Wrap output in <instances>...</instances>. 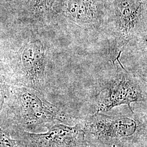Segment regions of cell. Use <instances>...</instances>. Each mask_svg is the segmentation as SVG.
Returning a JSON list of instances; mask_svg holds the SVG:
<instances>
[{"label": "cell", "instance_id": "obj_1", "mask_svg": "<svg viewBox=\"0 0 147 147\" xmlns=\"http://www.w3.org/2000/svg\"><path fill=\"white\" fill-rule=\"evenodd\" d=\"M68 115L49 101L41 91L16 86L9 88L0 114V127L7 133H38L56 123L71 124Z\"/></svg>", "mask_w": 147, "mask_h": 147}, {"label": "cell", "instance_id": "obj_2", "mask_svg": "<svg viewBox=\"0 0 147 147\" xmlns=\"http://www.w3.org/2000/svg\"><path fill=\"white\" fill-rule=\"evenodd\" d=\"M87 135L98 142L147 147V120L131 116H110L96 113L82 121Z\"/></svg>", "mask_w": 147, "mask_h": 147}, {"label": "cell", "instance_id": "obj_3", "mask_svg": "<svg viewBox=\"0 0 147 147\" xmlns=\"http://www.w3.org/2000/svg\"><path fill=\"white\" fill-rule=\"evenodd\" d=\"M118 56L117 69L115 73L101 80L95 102V112H107L116 107L132 103L147 102L146 82L129 73L121 64Z\"/></svg>", "mask_w": 147, "mask_h": 147}, {"label": "cell", "instance_id": "obj_4", "mask_svg": "<svg viewBox=\"0 0 147 147\" xmlns=\"http://www.w3.org/2000/svg\"><path fill=\"white\" fill-rule=\"evenodd\" d=\"M47 129L40 133L13 130L7 134L19 147H86L88 143L82 121L74 125L56 123Z\"/></svg>", "mask_w": 147, "mask_h": 147}, {"label": "cell", "instance_id": "obj_5", "mask_svg": "<svg viewBox=\"0 0 147 147\" xmlns=\"http://www.w3.org/2000/svg\"><path fill=\"white\" fill-rule=\"evenodd\" d=\"M47 55L44 43L38 39H30L22 49L21 73L18 86H24L44 92L47 87Z\"/></svg>", "mask_w": 147, "mask_h": 147}, {"label": "cell", "instance_id": "obj_6", "mask_svg": "<svg viewBox=\"0 0 147 147\" xmlns=\"http://www.w3.org/2000/svg\"><path fill=\"white\" fill-rule=\"evenodd\" d=\"M117 37L123 47L147 28V0H113Z\"/></svg>", "mask_w": 147, "mask_h": 147}, {"label": "cell", "instance_id": "obj_7", "mask_svg": "<svg viewBox=\"0 0 147 147\" xmlns=\"http://www.w3.org/2000/svg\"><path fill=\"white\" fill-rule=\"evenodd\" d=\"M59 5L61 15L79 26H97L104 18L102 0H61Z\"/></svg>", "mask_w": 147, "mask_h": 147}, {"label": "cell", "instance_id": "obj_8", "mask_svg": "<svg viewBox=\"0 0 147 147\" xmlns=\"http://www.w3.org/2000/svg\"><path fill=\"white\" fill-rule=\"evenodd\" d=\"M56 0H34L33 11L35 13L45 14L50 11Z\"/></svg>", "mask_w": 147, "mask_h": 147}, {"label": "cell", "instance_id": "obj_9", "mask_svg": "<svg viewBox=\"0 0 147 147\" xmlns=\"http://www.w3.org/2000/svg\"><path fill=\"white\" fill-rule=\"evenodd\" d=\"M0 147H19L14 139L0 127Z\"/></svg>", "mask_w": 147, "mask_h": 147}, {"label": "cell", "instance_id": "obj_10", "mask_svg": "<svg viewBox=\"0 0 147 147\" xmlns=\"http://www.w3.org/2000/svg\"><path fill=\"white\" fill-rule=\"evenodd\" d=\"M9 88V87L7 84L5 80L0 76V114L4 105Z\"/></svg>", "mask_w": 147, "mask_h": 147}, {"label": "cell", "instance_id": "obj_11", "mask_svg": "<svg viewBox=\"0 0 147 147\" xmlns=\"http://www.w3.org/2000/svg\"><path fill=\"white\" fill-rule=\"evenodd\" d=\"M86 147H142L138 146H132L124 144H107L98 142L94 140H91L88 139V143Z\"/></svg>", "mask_w": 147, "mask_h": 147}]
</instances>
